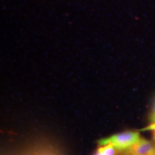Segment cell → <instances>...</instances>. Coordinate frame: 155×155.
<instances>
[{
  "label": "cell",
  "instance_id": "cell-7",
  "mask_svg": "<svg viewBox=\"0 0 155 155\" xmlns=\"http://www.w3.org/2000/svg\"><path fill=\"white\" fill-rule=\"evenodd\" d=\"M150 155H155V152H154V153H153V154H151Z\"/></svg>",
  "mask_w": 155,
  "mask_h": 155
},
{
  "label": "cell",
  "instance_id": "cell-2",
  "mask_svg": "<svg viewBox=\"0 0 155 155\" xmlns=\"http://www.w3.org/2000/svg\"><path fill=\"white\" fill-rule=\"evenodd\" d=\"M155 152V146L150 141L141 138L138 142L126 151V154L134 155H150Z\"/></svg>",
  "mask_w": 155,
  "mask_h": 155
},
{
  "label": "cell",
  "instance_id": "cell-4",
  "mask_svg": "<svg viewBox=\"0 0 155 155\" xmlns=\"http://www.w3.org/2000/svg\"><path fill=\"white\" fill-rule=\"evenodd\" d=\"M141 131H151L153 132V137H154V139L155 141V123H152L150 124V125L147 126V127L143 128L141 129Z\"/></svg>",
  "mask_w": 155,
  "mask_h": 155
},
{
  "label": "cell",
  "instance_id": "cell-3",
  "mask_svg": "<svg viewBox=\"0 0 155 155\" xmlns=\"http://www.w3.org/2000/svg\"><path fill=\"white\" fill-rule=\"evenodd\" d=\"M118 150L111 144L100 146L97 149L94 155H116Z\"/></svg>",
  "mask_w": 155,
  "mask_h": 155
},
{
  "label": "cell",
  "instance_id": "cell-6",
  "mask_svg": "<svg viewBox=\"0 0 155 155\" xmlns=\"http://www.w3.org/2000/svg\"><path fill=\"white\" fill-rule=\"evenodd\" d=\"M125 155H134V154H126Z\"/></svg>",
  "mask_w": 155,
  "mask_h": 155
},
{
  "label": "cell",
  "instance_id": "cell-5",
  "mask_svg": "<svg viewBox=\"0 0 155 155\" xmlns=\"http://www.w3.org/2000/svg\"><path fill=\"white\" fill-rule=\"evenodd\" d=\"M150 121L151 122V124L155 123V101L154 102V104H153L152 111H151V113H150Z\"/></svg>",
  "mask_w": 155,
  "mask_h": 155
},
{
  "label": "cell",
  "instance_id": "cell-1",
  "mask_svg": "<svg viewBox=\"0 0 155 155\" xmlns=\"http://www.w3.org/2000/svg\"><path fill=\"white\" fill-rule=\"evenodd\" d=\"M140 139L141 137L139 132L127 131L100 139L98 141V144L99 147L106 144H111L118 150V152L119 151L126 152L136 143L138 142Z\"/></svg>",
  "mask_w": 155,
  "mask_h": 155
}]
</instances>
